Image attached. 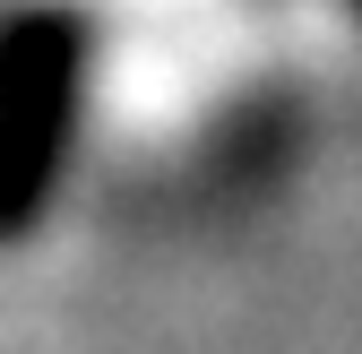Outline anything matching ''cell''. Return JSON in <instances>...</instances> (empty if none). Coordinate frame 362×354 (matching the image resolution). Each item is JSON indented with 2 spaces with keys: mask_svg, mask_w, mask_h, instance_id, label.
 <instances>
[{
  "mask_svg": "<svg viewBox=\"0 0 362 354\" xmlns=\"http://www.w3.org/2000/svg\"><path fill=\"white\" fill-rule=\"evenodd\" d=\"M86 26L78 9H9L0 18V251L43 225L78 139Z\"/></svg>",
  "mask_w": 362,
  "mask_h": 354,
  "instance_id": "obj_1",
  "label": "cell"
},
{
  "mask_svg": "<svg viewBox=\"0 0 362 354\" xmlns=\"http://www.w3.org/2000/svg\"><path fill=\"white\" fill-rule=\"evenodd\" d=\"M354 9H362V0H354Z\"/></svg>",
  "mask_w": 362,
  "mask_h": 354,
  "instance_id": "obj_2",
  "label": "cell"
}]
</instances>
